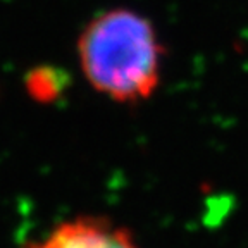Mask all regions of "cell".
Segmentation results:
<instances>
[{"mask_svg": "<svg viewBox=\"0 0 248 248\" xmlns=\"http://www.w3.org/2000/svg\"><path fill=\"white\" fill-rule=\"evenodd\" d=\"M76 52L90 86L114 102H143L160 85L159 33L147 16L133 9H108L92 17L78 36Z\"/></svg>", "mask_w": 248, "mask_h": 248, "instance_id": "6da1fadb", "label": "cell"}, {"mask_svg": "<svg viewBox=\"0 0 248 248\" xmlns=\"http://www.w3.org/2000/svg\"><path fill=\"white\" fill-rule=\"evenodd\" d=\"M24 248H140L128 228L100 216H79L59 222Z\"/></svg>", "mask_w": 248, "mask_h": 248, "instance_id": "7a4b0ae2", "label": "cell"}]
</instances>
